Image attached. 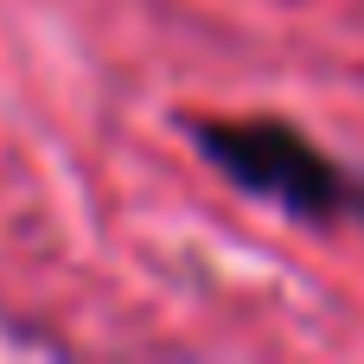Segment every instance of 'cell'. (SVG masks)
Returning <instances> with one entry per match:
<instances>
[{
  "label": "cell",
  "mask_w": 364,
  "mask_h": 364,
  "mask_svg": "<svg viewBox=\"0 0 364 364\" xmlns=\"http://www.w3.org/2000/svg\"><path fill=\"white\" fill-rule=\"evenodd\" d=\"M186 134L218 179H230L243 198L269 205L275 218L314 224V230H339V224L364 230V173L346 166L339 154H326L320 141H307L294 122H282V115H192Z\"/></svg>",
  "instance_id": "cell-1"
}]
</instances>
